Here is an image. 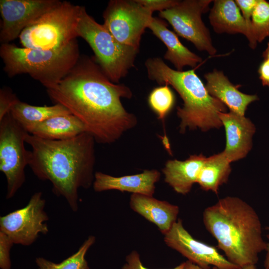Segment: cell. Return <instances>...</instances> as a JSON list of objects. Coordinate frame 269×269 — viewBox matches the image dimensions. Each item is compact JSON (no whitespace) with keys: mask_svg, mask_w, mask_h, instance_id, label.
I'll use <instances>...</instances> for the list:
<instances>
[{"mask_svg":"<svg viewBox=\"0 0 269 269\" xmlns=\"http://www.w3.org/2000/svg\"><path fill=\"white\" fill-rule=\"evenodd\" d=\"M46 90L50 99L78 118L98 142H114L136 123L121 100L132 97L130 89L112 82L90 58L80 57L57 85Z\"/></svg>","mask_w":269,"mask_h":269,"instance_id":"6da1fadb","label":"cell"},{"mask_svg":"<svg viewBox=\"0 0 269 269\" xmlns=\"http://www.w3.org/2000/svg\"><path fill=\"white\" fill-rule=\"evenodd\" d=\"M88 133L71 139L52 140L28 134L25 142L31 146L28 165L34 175L48 180L52 191L63 197L73 211L78 209V190L88 188L94 175V143Z\"/></svg>","mask_w":269,"mask_h":269,"instance_id":"7a4b0ae2","label":"cell"},{"mask_svg":"<svg viewBox=\"0 0 269 269\" xmlns=\"http://www.w3.org/2000/svg\"><path fill=\"white\" fill-rule=\"evenodd\" d=\"M203 221L227 259L241 269L256 265L259 254L266 250L258 215L239 197L227 196L207 207Z\"/></svg>","mask_w":269,"mask_h":269,"instance_id":"3957f363","label":"cell"},{"mask_svg":"<svg viewBox=\"0 0 269 269\" xmlns=\"http://www.w3.org/2000/svg\"><path fill=\"white\" fill-rule=\"evenodd\" d=\"M145 65L149 79L159 85L172 86L182 99L183 107H177L180 133L187 128L206 132L223 126L218 114L226 112V106L208 93L194 69L174 70L159 57L147 59Z\"/></svg>","mask_w":269,"mask_h":269,"instance_id":"277c9868","label":"cell"},{"mask_svg":"<svg viewBox=\"0 0 269 269\" xmlns=\"http://www.w3.org/2000/svg\"><path fill=\"white\" fill-rule=\"evenodd\" d=\"M0 56L4 64L3 70L9 77L28 74L46 89L57 85L80 57L76 39L55 50H38L1 44Z\"/></svg>","mask_w":269,"mask_h":269,"instance_id":"5b68a950","label":"cell"},{"mask_svg":"<svg viewBox=\"0 0 269 269\" xmlns=\"http://www.w3.org/2000/svg\"><path fill=\"white\" fill-rule=\"evenodd\" d=\"M95 53L96 60L113 83H117L134 66L138 49L119 43L107 28L98 23L81 6L76 29Z\"/></svg>","mask_w":269,"mask_h":269,"instance_id":"8992f818","label":"cell"},{"mask_svg":"<svg viewBox=\"0 0 269 269\" xmlns=\"http://www.w3.org/2000/svg\"><path fill=\"white\" fill-rule=\"evenodd\" d=\"M81 6L61 1L22 31L19 38L22 47L47 50L67 45L78 37Z\"/></svg>","mask_w":269,"mask_h":269,"instance_id":"52a82bcc","label":"cell"},{"mask_svg":"<svg viewBox=\"0 0 269 269\" xmlns=\"http://www.w3.org/2000/svg\"><path fill=\"white\" fill-rule=\"evenodd\" d=\"M29 133L10 113L0 120V171L7 182L6 199L12 198L25 180L30 151L24 146Z\"/></svg>","mask_w":269,"mask_h":269,"instance_id":"ba28073f","label":"cell"},{"mask_svg":"<svg viewBox=\"0 0 269 269\" xmlns=\"http://www.w3.org/2000/svg\"><path fill=\"white\" fill-rule=\"evenodd\" d=\"M152 13L138 0H112L103 13V25L119 43L138 49Z\"/></svg>","mask_w":269,"mask_h":269,"instance_id":"9c48e42d","label":"cell"},{"mask_svg":"<svg viewBox=\"0 0 269 269\" xmlns=\"http://www.w3.org/2000/svg\"><path fill=\"white\" fill-rule=\"evenodd\" d=\"M211 0H178L172 7L162 10L159 16L166 20L179 36L192 42L200 51L210 55L216 53L208 28L201 15L209 9Z\"/></svg>","mask_w":269,"mask_h":269,"instance_id":"30bf717a","label":"cell"},{"mask_svg":"<svg viewBox=\"0 0 269 269\" xmlns=\"http://www.w3.org/2000/svg\"><path fill=\"white\" fill-rule=\"evenodd\" d=\"M45 205L42 192L35 193L24 207L0 217V231L14 244L31 245L40 234L46 235L49 231L45 223L49 219L44 211Z\"/></svg>","mask_w":269,"mask_h":269,"instance_id":"8fae6325","label":"cell"},{"mask_svg":"<svg viewBox=\"0 0 269 269\" xmlns=\"http://www.w3.org/2000/svg\"><path fill=\"white\" fill-rule=\"evenodd\" d=\"M61 1L59 0H0V41L9 42L44 14Z\"/></svg>","mask_w":269,"mask_h":269,"instance_id":"7c38bea8","label":"cell"},{"mask_svg":"<svg viewBox=\"0 0 269 269\" xmlns=\"http://www.w3.org/2000/svg\"><path fill=\"white\" fill-rule=\"evenodd\" d=\"M165 243L203 269H241L219 253L217 249L194 238L178 219L164 235Z\"/></svg>","mask_w":269,"mask_h":269,"instance_id":"4fadbf2b","label":"cell"},{"mask_svg":"<svg viewBox=\"0 0 269 269\" xmlns=\"http://www.w3.org/2000/svg\"><path fill=\"white\" fill-rule=\"evenodd\" d=\"M218 116L226 133L223 153L231 163L244 158L252 149L255 125L245 116L231 111L220 112Z\"/></svg>","mask_w":269,"mask_h":269,"instance_id":"5bb4252c","label":"cell"},{"mask_svg":"<svg viewBox=\"0 0 269 269\" xmlns=\"http://www.w3.org/2000/svg\"><path fill=\"white\" fill-rule=\"evenodd\" d=\"M160 176L159 171L154 169L144 170L139 174L121 177L96 172L94 174L93 188L96 192L117 190L152 196L155 191V184Z\"/></svg>","mask_w":269,"mask_h":269,"instance_id":"9a60e30c","label":"cell"},{"mask_svg":"<svg viewBox=\"0 0 269 269\" xmlns=\"http://www.w3.org/2000/svg\"><path fill=\"white\" fill-rule=\"evenodd\" d=\"M208 93L229 108L230 111L245 116L248 106L259 100L256 94L243 93L233 85L221 71L214 69L204 75Z\"/></svg>","mask_w":269,"mask_h":269,"instance_id":"2e32d148","label":"cell"},{"mask_svg":"<svg viewBox=\"0 0 269 269\" xmlns=\"http://www.w3.org/2000/svg\"><path fill=\"white\" fill-rule=\"evenodd\" d=\"M130 207L145 219L154 224L164 235L177 220L179 207L152 196L133 194Z\"/></svg>","mask_w":269,"mask_h":269,"instance_id":"e0dca14e","label":"cell"},{"mask_svg":"<svg viewBox=\"0 0 269 269\" xmlns=\"http://www.w3.org/2000/svg\"><path fill=\"white\" fill-rule=\"evenodd\" d=\"M147 28L165 44L167 50L164 58L169 61L177 70L183 71L186 66L194 68L202 62L201 57L184 46L176 34L167 28V24L163 20L152 17Z\"/></svg>","mask_w":269,"mask_h":269,"instance_id":"ac0fdd59","label":"cell"},{"mask_svg":"<svg viewBox=\"0 0 269 269\" xmlns=\"http://www.w3.org/2000/svg\"><path fill=\"white\" fill-rule=\"evenodd\" d=\"M206 157L202 154L191 155L180 161L169 160L162 169L164 181L177 193L185 195L197 183L200 169Z\"/></svg>","mask_w":269,"mask_h":269,"instance_id":"d6986e66","label":"cell"},{"mask_svg":"<svg viewBox=\"0 0 269 269\" xmlns=\"http://www.w3.org/2000/svg\"><path fill=\"white\" fill-rule=\"evenodd\" d=\"M209 18L214 31L217 33H241L251 40V34L240 9L233 0H215Z\"/></svg>","mask_w":269,"mask_h":269,"instance_id":"ffe728a7","label":"cell"},{"mask_svg":"<svg viewBox=\"0 0 269 269\" xmlns=\"http://www.w3.org/2000/svg\"><path fill=\"white\" fill-rule=\"evenodd\" d=\"M86 132L83 123L76 116L69 114L48 119L36 125L28 133L47 140H62L72 138Z\"/></svg>","mask_w":269,"mask_h":269,"instance_id":"44dd1931","label":"cell"},{"mask_svg":"<svg viewBox=\"0 0 269 269\" xmlns=\"http://www.w3.org/2000/svg\"><path fill=\"white\" fill-rule=\"evenodd\" d=\"M231 162L223 152L206 157L198 174L197 183L205 191L218 193L220 186L228 181Z\"/></svg>","mask_w":269,"mask_h":269,"instance_id":"7402d4cb","label":"cell"},{"mask_svg":"<svg viewBox=\"0 0 269 269\" xmlns=\"http://www.w3.org/2000/svg\"><path fill=\"white\" fill-rule=\"evenodd\" d=\"M13 118L28 133L36 125L51 118L71 114L64 106H36L19 100L9 112Z\"/></svg>","mask_w":269,"mask_h":269,"instance_id":"603a6c76","label":"cell"},{"mask_svg":"<svg viewBox=\"0 0 269 269\" xmlns=\"http://www.w3.org/2000/svg\"><path fill=\"white\" fill-rule=\"evenodd\" d=\"M94 236H90L83 242L78 251L60 263H56L42 257H38L35 263L38 269H89L86 255L95 243Z\"/></svg>","mask_w":269,"mask_h":269,"instance_id":"cb8c5ba5","label":"cell"},{"mask_svg":"<svg viewBox=\"0 0 269 269\" xmlns=\"http://www.w3.org/2000/svg\"><path fill=\"white\" fill-rule=\"evenodd\" d=\"M168 86L165 85L153 89L148 98L149 107L157 115L158 119L162 121L164 120L175 103L174 95Z\"/></svg>","mask_w":269,"mask_h":269,"instance_id":"d4e9b609","label":"cell"},{"mask_svg":"<svg viewBox=\"0 0 269 269\" xmlns=\"http://www.w3.org/2000/svg\"><path fill=\"white\" fill-rule=\"evenodd\" d=\"M251 24L252 34L257 43L269 37V1L258 0L252 15Z\"/></svg>","mask_w":269,"mask_h":269,"instance_id":"484cf974","label":"cell"},{"mask_svg":"<svg viewBox=\"0 0 269 269\" xmlns=\"http://www.w3.org/2000/svg\"><path fill=\"white\" fill-rule=\"evenodd\" d=\"M258 0H235L240 10L242 11V14L249 28L251 37V40L249 43V46L252 49H255L256 47L257 43L254 40L252 34L251 19L253 11Z\"/></svg>","mask_w":269,"mask_h":269,"instance_id":"4316f807","label":"cell"},{"mask_svg":"<svg viewBox=\"0 0 269 269\" xmlns=\"http://www.w3.org/2000/svg\"><path fill=\"white\" fill-rule=\"evenodd\" d=\"M10 239L0 231V268L11 269L10 249L13 245Z\"/></svg>","mask_w":269,"mask_h":269,"instance_id":"83f0119b","label":"cell"},{"mask_svg":"<svg viewBox=\"0 0 269 269\" xmlns=\"http://www.w3.org/2000/svg\"><path fill=\"white\" fill-rule=\"evenodd\" d=\"M19 100L10 89L4 87L0 90V120L9 113L11 108Z\"/></svg>","mask_w":269,"mask_h":269,"instance_id":"f1b7e54d","label":"cell"},{"mask_svg":"<svg viewBox=\"0 0 269 269\" xmlns=\"http://www.w3.org/2000/svg\"><path fill=\"white\" fill-rule=\"evenodd\" d=\"M146 8L151 11L159 12L173 6L178 1L175 0H138Z\"/></svg>","mask_w":269,"mask_h":269,"instance_id":"f546056e","label":"cell"},{"mask_svg":"<svg viewBox=\"0 0 269 269\" xmlns=\"http://www.w3.org/2000/svg\"><path fill=\"white\" fill-rule=\"evenodd\" d=\"M126 263L122 267V269H148L144 267L141 262L139 255L135 251H132L126 257ZM183 263L180 264L174 268L170 269H182Z\"/></svg>","mask_w":269,"mask_h":269,"instance_id":"4dcf8cb0","label":"cell"},{"mask_svg":"<svg viewBox=\"0 0 269 269\" xmlns=\"http://www.w3.org/2000/svg\"><path fill=\"white\" fill-rule=\"evenodd\" d=\"M258 73L262 85L269 88V60L264 59L259 67Z\"/></svg>","mask_w":269,"mask_h":269,"instance_id":"1f68e13d","label":"cell"},{"mask_svg":"<svg viewBox=\"0 0 269 269\" xmlns=\"http://www.w3.org/2000/svg\"><path fill=\"white\" fill-rule=\"evenodd\" d=\"M183 266L182 269H203L197 265L189 261H187L185 262H183ZM212 269H218L217 268L213 267Z\"/></svg>","mask_w":269,"mask_h":269,"instance_id":"d6a6232c","label":"cell"},{"mask_svg":"<svg viewBox=\"0 0 269 269\" xmlns=\"http://www.w3.org/2000/svg\"><path fill=\"white\" fill-rule=\"evenodd\" d=\"M266 229L269 231V227H267ZM267 237L269 240V233ZM265 251H266V255L264 261V268L265 269H269V242L267 243V247Z\"/></svg>","mask_w":269,"mask_h":269,"instance_id":"836d02e7","label":"cell"},{"mask_svg":"<svg viewBox=\"0 0 269 269\" xmlns=\"http://www.w3.org/2000/svg\"><path fill=\"white\" fill-rule=\"evenodd\" d=\"M263 57L264 59L269 60V42H268L267 47L263 53Z\"/></svg>","mask_w":269,"mask_h":269,"instance_id":"e575fe53","label":"cell"},{"mask_svg":"<svg viewBox=\"0 0 269 269\" xmlns=\"http://www.w3.org/2000/svg\"><path fill=\"white\" fill-rule=\"evenodd\" d=\"M241 269H257L256 265H250L246 266Z\"/></svg>","mask_w":269,"mask_h":269,"instance_id":"d590c367","label":"cell"}]
</instances>
